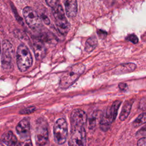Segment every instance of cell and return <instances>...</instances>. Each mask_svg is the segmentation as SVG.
<instances>
[{
    "label": "cell",
    "instance_id": "obj_1",
    "mask_svg": "<svg viewBox=\"0 0 146 146\" xmlns=\"http://www.w3.org/2000/svg\"><path fill=\"white\" fill-rule=\"evenodd\" d=\"M85 66L81 63H76L69 67L60 76L59 86L61 88L66 89L73 84L80 76L84 72Z\"/></svg>",
    "mask_w": 146,
    "mask_h": 146
},
{
    "label": "cell",
    "instance_id": "obj_2",
    "mask_svg": "<svg viewBox=\"0 0 146 146\" xmlns=\"http://www.w3.org/2000/svg\"><path fill=\"white\" fill-rule=\"evenodd\" d=\"M16 59L18 67L22 72L27 70L32 65L31 54L29 49L24 44H21L18 47Z\"/></svg>",
    "mask_w": 146,
    "mask_h": 146
},
{
    "label": "cell",
    "instance_id": "obj_3",
    "mask_svg": "<svg viewBox=\"0 0 146 146\" xmlns=\"http://www.w3.org/2000/svg\"><path fill=\"white\" fill-rule=\"evenodd\" d=\"M120 104V101H115L110 107L106 110L104 113L102 115L100 121V127L102 131H107L110 128L112 123L116 117Z\"/></svg>",
    "mask_w": 146,
    "mask_h": 146
},
{
    "label": "cell",
    "instance_id": "obj_4",
    "mask_svg": "<svg viewBox=\"0 0 146 146\" xmlns=\"http://www.w3.org/2000/svg\"><path fill=\"white\" fill-rule=\"evenodd\" d=\"M52 10L58 31L62 35L66 34L69 30L70 25L65 17L63 7L60 5L58 4Z\"/></svg>",
    "mask_w": 146,
    "mask_h": 146
},
{
    "label": "cell",
    "instance_id": "obj_5",
    "mask_svg": "<svg viewBox=\"0 0 146 146\" xmlns=\"http://www.w3.org/2000/svg\"><path fill=\"white\" fill-rule=\"evenodd\" d=\"M14 53V48L12 44L7 40L2 42V52L1 63L2 68L7 71H11L13 68L12 56Z\"/></svg>",
    "mask_w": 146,
    "mask_h": 146
},
{
    "label": "cell",
    "instance_id": "obj_6",
    "mask_svg": "<svg viewBox=\"0 0 146 146\" xmlns=\"http://www.w3.org/2000/svg\"><path fill=\"white\" fill-rule=\"evenodd\" d=\"M68 133L67 124L64 118H60L56 120L54 126V135L55 141L58 144H63L65 143Z\"/></svg>",
    "mask_w": 146,
    "mask_h": 146
},
{
    "label": "cell",
    "instance_id": "obj_7",
    "mask_svg": "<svg viewBox=\"0 0 146 146\" xmlns=\"http://www.w3.org/2000/svg\"><path fill=\"white\" fill-rule=\"evenodd\" d=\"M69 146H86V133L84 127H71Z\"/></svg>",
    "mask_w": 146,
    "mask_h": 146
},
{
    "label": "cell",
    "instance_id": "obj_8",
    "mask_svg": "<svg viewBox=\"0 0 146 146\" xmlns=\"http://www.w3.org/2000/svg\"><path fill=\"white\" fill-rule=\"evenodd\" d=\"M35 139L36 144L39 146L44 145L48 140L47 123L42 118H39L36 121Z\"/></svg>",
    "mask_w": 146,
    "mask_h": 146
},
{
    "label": "cell",
    "instance_id": "obj_9",
    "mask_svg": "<svg viewBox=\"0 0 146 146\" xmlns=\"http://www.w3.org/2000/svg\"><path fill=\"white\" fill-rule=\"evenodd\" d=\"M23 17L28 26L35 30L42 26V21L36 12L31 7L26 6L23 10Z\"/></svg>",
    "mask_w": 146,
    "mask_h": 146
},
{
    "label": "cell",
    "instance_id": "obj_10",
    "mask_svg": "<svg viewBox=\"0 0 146 146\" xmlns=\"http://www.w3.org/2000/svg\"><path fill=\"white\" fill-rule=\"evenodd\" d=\"M87 115L84 111L80 109H75L71 112V127H84L87 122Z\"/></svg>",
    "mask_w": 146,
    "mask_h": 146
},
{
    "label": "cell",
    "instance_id": "obj_11",
    "mask_svg": "<svg viewBox=\"0 0 146 146\" xmlns=\"http://www.w3.org/2000/svg\"><path fill=\"white\" fill-rule=\"evenodd\" d=\"M30 121L28 118H24L21 120L17 125L16 131L21 138L26 139L30 134Z\"/></svg>",
    "mask_w": 146,
    "mask_h": 146
},
{
    "label": "cell",
    "instance_id": "obj_12",
    "mask_svg": "<svg viewBox=\"0 0 146 146\" xmlns=\"http://www.w3.org/2000/svg\"><path fill=\"white\" fill-rule=\"evenodd\" d=\"M33 47L36 59L38 60H42L44 58L46 52V48L42 41L39 39H34Z\"/></svg>",
    "mask_w": 146,
    "mask_h": 146
},
{
    "label": "cell",
    "instance_id": "obj_13",
    "mask_svg": "<svg viewBox=\"0 0 146 146\" xmlns=\"http://www.w3.org/2000/svg\"><path fill=\"white\" fill-rule=\"evenodd\" d=\"M64 6L67 15L69 18L75 17L78 11L76 0H66Z\"/></svg>",
    "mask_w": 146,
    "mask_h": 146
},
{
    "label": "cell",
    "instance_id": "obj_14",
    "mask_svg": "<svg viewBox=\"0 0 146 146\" xmlns=\"http://www.w3.org/2000/svg\"><path fill=\"white\" fill-rule=\"evenodd\" d=\"M2 140L7 146H18V140L11 131L4 133L2 136Z\"/></svg>",
    "mask_w": 146,
    "mask_h": 146
},
{
    "label": "cell",
    "instance_id": "obj_15",
    "mask_svg": "<svg viewBox=\"0 0 146 146\" xmlns=\"http://www.w3.org/2000/svg\"><path fill=\"white\" fill-rule=\"evenodd\" d=\"M136 68V65L132 63H128L118 66L114 70L115 74H122L132 72Z\"/></svg>",
    "mask_w": 146,
    "mask_h": 146
},
{
    "label": "cell",
    "instance_id": "obj_16",
    "mask_svg": "<svg viewBox=\"0 0 146 146\" xmlns=\"http://www.w3.org/2000/svg\"><path fill=\"white\" fill-rule=\"evenodd\" d=\"M133 102V100H128L125 102V103L122 108V110L121 111L120 115L119 116V119L121 121L125 120L127 119V117L128 116V115L131 112V107H132Z\"/></svg>",
    "mask_w": 146,
    "mask_h": 146
},
{
    "label": "cell",
    "instance_id": "obj_17",
    "mask_svg": "<svg viewBox=\"0 0 146 146\" xmlns=\"http://www.w3.org/2000/svg\"><path fill=\"white\" fill-rule=\"evenodd\" d=\"M98 44V40L95 36H92L89 38L86 43L85 51L87 52H90L96 47Z\"/></svg>",
    "mask_w": 146,
    "mask_h": 146
},
{
    "label": "cell",
    "instance_id": "obj_18",
    "mask_svg": "<svg viewBox=\"0 0 146 146\" xmlns=\"http://www.w3.org/2000/svg\"><path fill=\"white\" fill-rule=\"evenodd\" d=\"M146 123V113H143L140 115L133 123V125L135 127H139L141 124Z\"/></svg>",
    "mask_w": 146,
    "mask_h": 146
},
{
    "label": "cell",
    "instance_id": "obj_19",
    "mask_svg": "<svg viewBox=\"0 0 146 146\" xmlns=\"http://www.w3.org/2000/svg\"><path fill=\"white\" fill-rule=\"evenodd\" d=\"M35 107L34 106H31V107H29L27 108H26L23 110H22L20 111V113L21 114H30L31 113L33 112H34L35 111Z\"/></svg>",
    "mask_w": 146,
    "mask_h": 146
},
{
    "label": "cell",
    "instance_id": "obj_20",
    "mask_svg": "<svg viewBox=\"0 0 146 146\" xmlns=\"http://www.w3.org/2000/svg\"><path fill=\"white\" fill-rule=\"evenodd\" d=\"M126 39L134 44L137 43L138 42V38L135 34H130L128 35L126 38Z\"/></svg>",
    "mask_w": 146,
    "mask_h": 146
},
{
    "label": "cell",
    "instance_id": "obj_21",
    "mask_svg": "<svg viewBox=\"0 0 146 146\" xmlns=\"http://www.w3.org/2000/svg\"><path fill=\"white\" fill-rule=\"evenodd\" d=\"M46 3L52 9L58 5L59 0H45Z\"/></svg>",
    "mask_w": 146,
    "mask_h": 146
},
{
    "label": "cell",
    "instance_id": "obj_22",
    "mask_svg": "<svg viewBox=\"0 0 146 146\" xmlns=\"http://www.w3.org/2000/svg\"><path fill=\"white\" fill-rule=\"evenodd\" d=\"M18 146H33V145L30 139H26L21 142H19Z\"/></svg>",
    "mask_w": 146,
    "mask_h": 146
},
{
    "label": "cell",
    "instance_id": "obj_23",
    "mask_svg": "<svg viewBox=\"0 0 146 146\" xmlns=\"http://www.w3.org/2000/svg\"><path fill=\"white\" fill-rule=\"evenodd\" d=\"M145 135H146V125L139 129L136 133V136H143Z\"/></svg>",
    "mask_w": 146,
    "mask_h": 146
},
{
    "label": "cell",
    "instance_id": "obj_24",
    "mask_svg": "<svg viewBox=\"0 0 146 146\" xmlns=\"http://www.w3.org/2000/svg\"><path fill=\"white\" fill-rule=\"evenodd\" d=\"M137 146H146V137L140 139L137 141Z\"/></svg>",
    "mask_w": 146,
    "mask_h": 146
},
{
    "label": "cell",
    "instance_id": "obj_25",
    "mask_svg": "<svg viewBox=\"0 0 146 146\" xmlns=\"http://www.w3.org/2000/svg\"><path fill=\"white\" fill-rule=\"evenodd\" d=\"M119 88L122 90V91H124L126 90V88H127V85L125 83H121L119 84Z\"/></svg>",
    "mask_w": 146,
    "mask_h": 146
},
{
    "label": "cell",
    "instance_id": "obj_26",
    "mask_svg": "<svg viewBox=\"0 0 146 146\" xmlns=\"http://www.w3.org/2000/svg\"><path fill=\"white\" fill-rule=\"evenodd\" d=\"M42 19L44 21V23H45L46 24L49 25V23H50V20H49V19L48 18V17H47L46 15L43 14L42 16Z\"/></svg>",
    "mask_w": 146,
    "mask_h": 146
},
{
    "label": "cell",
    "instance_id": "obj_27",
    "mask_svg": "<svg viewBox=\"0 0 146 146\" xmlns=\"http://www.w3.org/2000/svg\"><path fill=\"white\" fill-rule=\"evenodd\" d=\"M129 1V0H115V2L117 5H123Z\"/></svg>",
    "mask_w": 146,
    "mask_h": 146
},
{
    "label": "cell",
    "instance_id": "obj_28",
    "mask_svg": "<svg viewBox=\"0 0 146 146\" xmlns=\"http://www.w3.org/2000/svg\"><path fill=\"white\" fill-rule=\"evenodd\" d=\"M1 146H4V145H2V144H1Z\"/></svg>",
    "mask_w": 146,
    "mask_h": 146
}]
</instances>
